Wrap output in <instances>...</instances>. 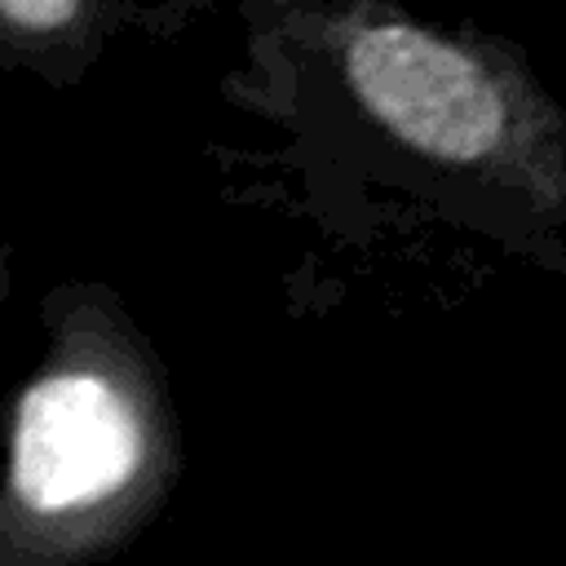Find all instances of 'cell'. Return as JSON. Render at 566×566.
Returning <instances> with one entry per match:
<instances>
[{
  "label": "cell",
  "instance_id": "277c9868",
  "mask_svg": "<svg viewBox=\"0 0 566 566\" xmlns=\"http://www.w3.org/2000/svg\"><path fill=\"white\" fill-rule=\"evenodd\" d=\"M9 292H13V252L0 243V310H4Z\"/></svg>",
  "mask_w": 566,
  "mask_h": 566
},
{
  "label": "cell",
  "instance_id": "7a4b0ae2",
  "mask_svg": "<svg viewBox=\"0 0 566 566\" xmlns=\"http://www.w3.org/2000/svg\"><path fill=\"white\" fill-rule=\"evenodd\" d=\"M128 31L119 0H0V71L80 88Z\"/></svg>",
  "mask_w": 566,
  "mask_h": 566
},
{
  "label": "cell",
  "instance_id": "6da1fadb",
  "mask_svg": "<svg viewBox=\"0 0 566 566\" xmlns=\"http://www.w3.org/2000/svg\"><path fill=\"white\" fill-rule=\"evenodd\" d=\"M40 332L4 420L0 566H97L177 495L186 429L150 332L111 283H53Z\"/></svg>",
  "mask_w": 566,
  "mask_h": 566
},
{
  "label": "cell",
  "instance_id": "3957f363",
  "mask_svg": "<svg viewBox=\"0 0 566 566\" xmlns=\"http://www.w3.org/2000/svg\"><path fill=\"white\" fill-rule=\"evenodd\" d=\"M217 0H119L128 31H142L150 40H177L186 27L203 13H212Z\"/></svg>",
  "mask_w": 566,
  "mask_h": 566
}]
</instances>
